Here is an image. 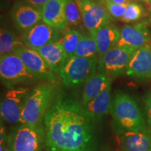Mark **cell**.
<instances>
[{
	"mask_svg": "<svg viewBox=\"0 0 151 151\" xmlns=\"http://www.w3.org/2000/svg\"><path fill=\"white\" fill-rule=\"evenodd\" d=\"M136 50L127 47L114 46L100 57L98 61L99 71L106 73L111 78H116L126 73Z\"/></svg>",
	"mask_w": 151,
	"mask_h": 151,
	"instance_id": "8",
	"label": "cell"
},
{
	"mask_svg": "<svg viewBox=\"0 0 151 151\" xmlns=\"http://www.w3.org/2000/svg\"><path fill=\"white\" fill-rule=\"evenodd\" d=\"M129 3V2L124 4H116L107 0L105 1L106 9H107L111 16L115 18L120 19L123 17Z\"/></svg>",
	"mask_w": 151,
	"mask_h": 151,
	"instance_id": "26",
	"label": "cell"
},
{
	"mask_svg": "<svg viewBox=\"0 0 151 151\" xmlns=\"http://www.w3.org/2000/svg\"><path fill=\"white\" fill-rule=\"evenodd\" d=\"M150 35V31L145 23L124 25L120 30V39L116 46L127 47L137 50L146 44Z\"/></svg>",
	"mask_w": 151,
	"mask_h": 151,
	"instance_id": "12",
	"label": "cell"
},
{
	"mask_svg": "<svg viewBox=\"0 0 151 151\" xmlns=\"http://www.w3.org/2000/svg\"><path fill=\"white\" fill-rule=\"evenodd\" d=\"M97 45L98 55H104L110 49L116 46L120 39V30L114 24L109 22L90 34Z\"/></svg>",
	"mask_w": 151,
	"mask_h": 151,
	"instance_id": "18",
	"label": "cell"
},
{
	"mask_svg": "<svg viewBox=\"0 0 151 151\" xmlns=\"http://www.w3.org/2000/svg\"><path fill=\"white\" fill-rule=\"evenodd\" d=\"M126 73L138 78H151V45L145 44L136 50Z\"/></svg>",
	"mask_w": 151,
	"mask_h": 151,
	"instance_id": "14",
	"label": "cell"
},
{
	"mask_svg": "<svg viewBox=\"0 0 151 151\" xmlns=\"http://www.w3.org/2000/svg\"><path fill=\"white\" fill-rule=\"evenodd\" d=\"M62 32L63 31L41 20L24 31L21 40L24 46L36 50L47 44L60 41Z\"/></svg>",
	"mask_w": 151,
	"mask_h": 151,
	"instance_id": "9",
	"label": "cell"
},
{
	"mask_svg": "<svg viewBox=\"0 0 151 151\" xmlns=\"http://www.w3.org/2000/svg\"><path fill=\"white\" fill-rule=\"evenodd\" d=\"M44 141V125L20 123L11 128L6 142L8 148L13 151H42Z\"/></svg>",
	"mask_w": 151,
	"mask_h": 151,
	"instance_id": "4",
	"label": "cell"
},
{
	"mask_svg": "<svg viewBox=\"0 0 151 151\" xmlns=\"http://www.w3.org/2000/svg\"><path fill=\"white\" fill-rule=\"evenodd\" d=\"M144 1H149V0H144Z\"/></svg>",
	"mask_w": 151,
	"mask_h": 151,
	"instance_id": "34",
	"label": "cell"
},
{
	"mask_svg": "<svg viewBox=\"0 0 151 151\" xmlns=\"http://www.w3.org/2000/svg\"><path fill=\"white\" fill-rule=\"evenodd\" d=\"M96 123L81 101L59 94L43 120L44 150H98Z\"/></svg>",
	"mask_w": 151,
	"mask_h": 151,
	"instance_id": "1",
	"label": "cell"
},
{
	"mask_svg": "<svg viewBox=\"0 0 151 151\" xmlns=\"http://www.w3.org/2000/svg\"><path fill=\"white\" fill-rule=\"evenodd\" d=\"M144 105L146 121L151 129V90L147 92L145 95Z\"/></svg>",
	"mask_w": 151,
	"mask_h": 151,
	"instance_id": "27",
	"label": "cell"
},
{
	"mask_svg": "<svg viewBox=\"0 0 151 151\" xmlns=\"http://www.w3.org/2000/svg\"><path fill=\"white\" fill-rule=\"evenodd\" d=\"M120 146L123 151H151V133L148 129L123 132Z\"/></svg>",
	"mask_w": 151,
	"mask_h": 151,
	"instance_id": "17",
	"label": "cell"
},
{
	"mask_svg": "<svg viewBox=\"0 0 151 151\" xmlns=\"http://www.w3.org/2000/svg\"><path fill=\"white\" fill-rule=\"evenodd\" d=\"M109 1L116 4H124V3L129 2V0H109Z\"/></svg>",
	"mask_w": 151,
	"mask_h": 151,
	"instance_id": "30",
	"label": "cell"
},
{
	"mask_svg": "<svg viewBox=\"0 0 151 151\" xmlns=\"http://www.w3.org/2000/svg\"><path fill=\"white\" fill-rule=\"evenodd\" d=\"M93 1H97V2H104V1H106V0H93Z\"/></svg>",
	"mask_w": 151,
	"mask_h": 151,
	"instance_id": "31",
	"label": "cell"
},
{
	"mask_svg": "<svg viewBox=\"0 0 151 151\" xmlns=\"http://www.w3.org/2000/svg\"><path fill=\"white\" fill-rule=\"evenodd\" d=\"M110 113L116 129L120 134L125 132L148 129L141 108L135 99L127 93L116 92L111 100Z\"/></svg>",
	"mask_w": 151,
	"mask_h": 151,
	"instance_id": "2",
	"label": "cell"
},
{
	"mask_svg": "<svg viewBox=\"0 0 151 151\" xmlns=\"http://www.w3.org/2000/svg\"><path fill=\"white\" fill-rule=\"evenodd\" d=\"M0 76L1 83L8 88L32 83L37 79L14 52L0 58Z\"/></svg>",
	"mask_w": 151,
	"mask_h": 151,
	"instance_id": "6",
	"label": "cell"
},
{
	"mask_svg": "<svg viewBox=\"0 0 151 151\" xmlns=\"http://www.w3.org/2000/svg\"><path fill=\"white\" fill-rule=\"evenodd\" d=\"M6 135V134L4 127L2 126V124H1V151H3L5 142L6 141H7V137Z\"/></svg>",
	"mask_w": 151,
	"mask_h": 151,
	"instance_id": "29",
	"label": "cell"
},
{
	"mask_svg": "<svg viewBox=\"0 0 151 151\" xmlns=\"http://www.w3.org/2000/svg\"><path fill=\"white\" fill-rule=\"evenodd\" d=\"M46 62L55 74L59 76L68 55L60 41L50 43L36 50Z\"/></svg>",
	"mask_w": 151,
	"mask_h": 151,
	"instance_id": "16",
	"label": "cell"
},
{
	"mask_svg": "<svg viewBox=\"0 0 151 151\" xmlns=\"http://www.w3.org/2000/svg\"><path fill=\"white\" fill-rule=\"evenodd\" d=\"M97 65V57H69L60 69L59 76L64 86L76 88L86 83L87 79L96 72Z\"/></svg>",
	"mask_w": 151,
	"mask_h": 151,
	"instance_id": "5",
	"label": "cell"
},
{
	"mask_svg": "<svg viewBox=\"0 0 151 151\" xmlns=\"http://www.w3.org/2000/svg\"><path fill=\"white\" fill-rule=\"evenodd\" d=\"M143 12V7L135 2L129 3L124 16L121 18L124 22H133L139 20L142 16Z\"/></svg>",
	"mask_w": 151,
	"mask_h": 151,
	"instance_id": "25",
	"label": "cell"
},
{
	"mask_svg": "<svg viewBox=\"0 0 151 151\" xmlns=\"http://www.w3.org/2000/svg\"><path fill=\"white\" fill-rule=\"evenodd\" d=\"M11 16L16 27L25 31L42 20V8L18 2L13 7Z\"/></svg>",
	"mask_w": 151,
	"mask_h": 151,
	"instance_id": "13",
	"label": "cell"
},
{
	"mask_svg": "<svg viewBox=\"0 0 151 151\" xmlns=\"http://www.w3.org/2000/svg\"><path fill=\"white\" fill-rule=\"evenodd\" d=\"M97 151H98V150H97Z\"/></svg>",
	"mask_w": 151,
	"mask_h": 151,
	"instance_id": "36",
	"label": "cell"
},
{
	"mask_svg": "<svg viewBox=\"0 0 151 151\" xmlns=\"http://www.w3.org/2000/svg\"><path fill=\"white\" fill-rule=\"evenodd\" d=\"M98 55L97 45L95 39L90 36L82 35L76 50L75 56L81 58H93Z\"/></svg>",
	"mask_w": 151,
	"mask_h": 151,
	"instance_id": "22",
	"label": "cell"
},
{
	"mask_svg": "<svg viewBox=\"0 0 151 151\" xmlns=\"http://www.w3.org/2000/svg\"><path fill=\"white\" fill-rule=\"evenodd\" d=\"M24 46L22 40L11 30L1 28L0 33V55L11 54L18 47Z\"/></svg>",
	"mask_w": 151,
	"mask_h": 151,
	"instance_id": "21",
	"label": "cell"
},
{
	"mask_svg": "<svg viewBox=\"0 0 151 151\" xmlns=\"http://www.w3.org/2000/svg\"><path fill=\"white\" fill-rule=\"evenodd\" d=\"M67 0H48L42 7V20L64 31L68 24L65 16Z\"/></svg>",
	"mask_w": 151,
	"mask_h": 151,
	"instance_id": "15",
	"label": "cell"
},
{
	"mask_svg": "<svg viewBox=\"0 0 151 151\" xmlns=\"http://www.w3.org/2000/svg\"><path fill=\"white\" fill-rule=\"evenodd\" d=\"M14 52L22 60L29 72L37 79L54 83L58 82V76L55 74L37 50L22 46L16 48Z\"/></svg>",
	"mask_w": 151,
	"mask_h": 151,
	"instance_id": "10",
	"label": "cell"
},
{
	"mask_svg": "<svg viewBox=\"0 0 151 151\" xmlns=\"http://www.w3.org/2000/svg\"><path fill=\"white\" fill-rule=\"evenodd\" d=\"M30 92L28 88H9L1 96L0 114L1 120L9 123L20 122L22 113Z\"/></svg>",
	"mask_w": 151,
	"mask_h": 151,
	"instance_id": "7",
	"label": "cell"
},
{
	"mask_svg": "<svg viewBox=\"0 0 151 151\" xmlns=\"http://www.w3.org/2000/svg\"><path fill=\"white\" fill-rule=\"evenodd\" d=\"M2 1H10L11 0H2Z\"/></svg>",
	"mask_w": 151,
	"mask_h": 151,
	"instance_id": "33",
	"label": "cell"
},
{
	"mask_svg": "<svg viewBox=\"0 0 151 151\" xmlns=\"http://www.w3.org/2000/svg\"><path fill=\"white\" fill-rule=\"evenodd\" d=\"M4 151H13L12 150H11L10 148H6L5 149V150Z\"/></svg>",
	"mask_w": 151,
	"mask_h": 151,
	"instance_id": "32",
	"label": "cell"
},
{
	"mask_svg": "<svg viewBox=\"0 0 151 151\" xmlns=\"http://www.w3.org/2000/svg\"><path fill=\"white\" fill-rule=\"evenodd\" d=\"M81 35L75 29H67L63 37L60 39V43L65 48L68 58L75 55L76 50L78 46Z\"/></svg>",
	"mask_w": 151,
	"mask_h": 151,
	"instance_id": "23",
	"label": "cell"
},
{
	"mask_svg": "<svg viewBox=\"0 0 151 151\" xmlns=\"http://www.w3.org/2000/svg\"><path fill=\"white\" fill-rule=\"evenodd\" d=\"M56 83H43L31 90L26 100L20 123L32 126H43L47 111L59 95Z\"/></svg>",
	"mask_w": 151,
	"mask_h": 151,
	"instance_id": "3",
	"label": "cell"
},
{
	"mask_svg": "<svg viewBox=\"0 0 151 151\" xmlns=\"http://www.w3.org/2000/svg\"><path fill=\"white\" fill-rule=\"evenodd\" d=\"M111 85H109L105 90L95 97L89 101L86 105H83L89 116L96 122L100 121L102 118L109 112H110L111 104Z\"/></svg>",
	"mask_w": 151,
	"mask_h": 151,
	"instance_id": "20",
	"label": "cell"
},
{
	"mask_svg": "<svg viewBox=\"0 0 151 151\" xmlns=\"http://www.w3.org/2000/svg\"><path fill=\"white\" fill-rule=\"evenodd\" d=\"M80 9L82 21L90 34L102 27L111 18L107 9L93 0H76Z\"/></svg>",
	"mask_w": 151,
	"mask_h": 151,
	"instance_id": "11",
	"label": "cell"
},
{
	"mask_svg": "<svg viewBox=\"0 0 151 151\" xmlns=\"http://www.w3.org/2000/svg\"><path fill=\"white\" fill-rule=\"evenodd\" d=\"M111 83H112V78L106 73L100 71L94 72L85 83L81 103L86 105L97 97Z\"/></svg>",
	"mask_w": 151,
	"mask_h": 151,
	"instance_id": "19",
	"label": "cell"
},
{
	"mask_svg": "<svg viewBox=\"0 0 151 151\" xmlns=\"http://www.w3.org/2000/svg\"><path fill=\"white\" fill-rule=\"evenodd\" d=\"M48 1V0H26V1L30 4L37 7H41V8H42L43 5Z\"/></svg>",
	"mask_w": 151,
	"mask_h": 151,
	"instance_id": "28",
	"label": "cell"
},
{
	"mask_svg": "<svg viewBox=\"0 0 151 151\" xmlns=\"http://www.w3.org/2000/svg\"><path fill=\"white\" fill-rule=\"evenodd\" d=\"M149 1H150V4H151V0H149Z\"/></svg>",
	"mask_w": 151,
	"mask_h": 151,
	"instance_id": "35",
	"label": "cell"
},
{
	"mask_svg": "<svg viewBox=\"0 0 151 151\" xmlns=\"http://www.w3.org/2000/svg\"><path fill=\"white\" fill-rule=\"evenodd\" d=\"M65 16L68 25L76 26L81 23L82 16L76 0H67L65 7Z\"/></svg>",
	"mask_w": 151,
	"mask_h": 151,
	"instance_id": "24",
	"label": "cell"
}]
</instances>
